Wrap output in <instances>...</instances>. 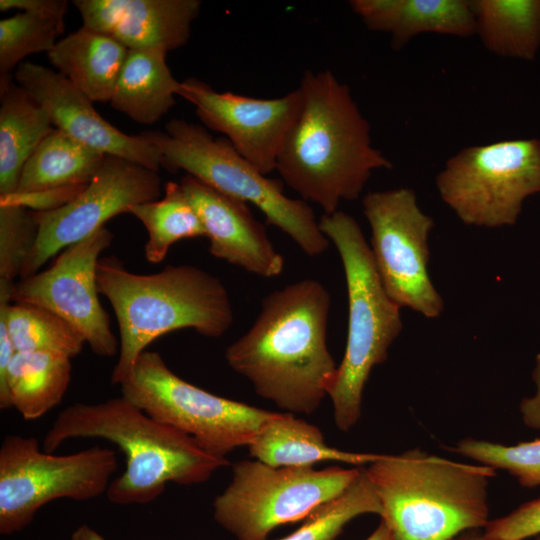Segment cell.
I'll use <instances>...</instances> for the list:
<instances>
[{
	"label": "cell",
	"mask_w": 540,
	"mask_h": 540,
	"mask_svg": "<svg viewBox=\"0 0 540 540\" xmlns=\"http://www.w3.org/2000/svg\"><path fill=\"white\" fill-rule=\"evenodd\" d=\"M475 34L490 52L532 61L540 50V0H470Z\"/></svg>",
	"instance_id": "cell-25"
},
{
	"label": "cell",
	"mask_w": 540,
	"mask_h": 540,
	"mask_svg": "<svg viewBox=\"0 0 540 540\" xmlns=\"http://www.w3.org/2000/svg\"><path fill=\"white\" fill-rule=\"evenodd\" d=\"M319 225L336 247L345 273L347 340L328 397L336 426L347 432L361 416L363 391L372 369L387 359L402 330L401 308L386 292L357 221L338 210L323 214Z\"/></svg>",
	"instance_id": "cell-6"
},
{
	"label": "cell",
	"mask_w": 540,
	"mask_h": 540,
	"mask_svg": "<svg viewBox=\"0 0 540 540\" xmlns=\"http://www.w3.org/2000/svg\"><path fill=\"white\" fill-rule=\"evenodd\" d=\"M129 214L135 216L146 228L148 239L144 255L152 264L161 263L176 242L206 237L198 213L180 183L174 181L165 183L162 198L131 206Z\"/></svg>",
	"instance_id": "cell-28"
},
{
	"label": "cell",
	"mask_w": 540,
	"mask_h": 540,
	"mask_svg": "<svg viewBox=\"0 0 540 540\" xmlns=\"http://www.w3.org/2000/svg\"><path fill=\"white\" fill-rule=\"evenodd\" d=\"M64 23L30 12H18L0 20V82L13 79L23 59L53 49Z\"/></svg>",
	"instance_id": "cell-30"
},
{
	"label": "cell",
	"mask_w": 540,
	"mask_h": 540,
	"mask_svg": "<svg viewBox=\"0 0 540 540\" xmlns=\"http://www.w3.org/2000/svg\"><path fill=\"white\" fill-rule=\"evenodd\" d=\"M362 206L370 225L374 264L390 298L400 308L439 317L444 303L428 273V236L434 221L420 209L414 191L369 192Z\"/></svg>",
	"instance_id": "cell-12"
},
{
	"label": "cell",
	"mask_w": 540,
	"mask_h": 540,
	"mask_svg": "<svg viewBox=\"0 0 540 540\" xmlns=\"http://www.w3.org/2000/svg\"><path fill=\"white\" fill-rule=\"evenodd\" d=\"M83 26L113 36L129 50L185 45L201 9L199 0H74Z\"/></svg>",
	"instance_id": "cell-18"
},
{
	"label": "cell",
	"mask_w": 540,
	"mask_h": 540,
	"mask_svg": "<svg viewBox=\"0 0 540 540\" xmlns=\"http://www.w3.org/2000/svg\"><path fill=\"white\" fill-rule=\"evenodd\" d=\"M87 184L68 185L29 193L15 192L0 196V205L22 206L35 212L54 211L74 200Z\"/></svg>",
	"instance_id": "cell-34"
},
{
	"label": "cell",
	"mask_w": 540,
	"mask_h": 540,
	"mask_svg": "<svg viewBox=\"0 0 540 540\" xmlns=\"http://www.w3.org/2000/svg\"><path fill=\"white\" fill-rule=\"evenodd\" d=\"M141 135L158 149L162 167L169 172L183 170L225 195L256 206L267 223L308 256L328 249L330 241L311 206L286 196L282 181L262 174L226 138H214L204 127L179 118L167 122L165 131L147 130Z\"/></svg>",
	"instance_id": "cell-7"
},
{
	"label": "cell",
	"mask_w": 540,
	"mask_h": 540,
	"mask_svg": "<svg viewBox=\"0 0 540 540\" xmlns=\"http://www.w3.org/2000/svg\"><path fill=\"white\" fill-rule=\"evenodd\" d=\"M443 202L467 225H514L524 201L540 193V140L462 148L436 176Z\"/></svg>",
	"instance_id": "cell-11"
},
{
	"label": "cell",
	"mask_w": 540,
	"mask_h": 540,
	"mask_svg": "<svg viewBox=\"0 0 540 540\" xmlns=\"http://www.w3.org/2000/svg\"><path fill=\"white\" fill-rule=\"evenodd\" d=\"M53 129L47 111L22 86L0 82V196L16 192L25 163Z\"/></svg>",
	"instance_id": "cell-22"
},
{
	"label": "cell",
	"mask_w": 540,
	"mask_h": 540,
	"mask_svg": "<svg viewBox=\"0 0 540 540\" xmlns=\"http://www.w3.org/2000/svg\"><path fill=\"white\" fill-rule=\"evenodd\" d=\"M113 238V233L102 227L61 251L48 269L21 278L12 292V302L42 307L67 321L101 357L119 352L97 286V265Z\"/></svg>",
	"instance_id": "cell-14"
},
{
	"label": "cell",
	"mask_w": 540,
	"mask_h": 540,
	"mask_svg": "<svg viewBox=\"0 0 540 540\" xmlns=\"http://www.w3.org/2000/svg\"><path fill=\"white\" fill-rule=\"evenodd\" d=\"M250 455L273 467H312L324 461L364 467L381 454L356 453L326 444L321 430L290 413H276L248 445Z\"/></svg>",
	"instance_id": "cell-21"
},
{
	"label": "cell",
	"mask_w": 540,
	"mask_h": 540,
	"mask_svg": "<svg viewBox=\"0 0 540 540\" xmlns=\"http://www.w3.org/2000/svg\"><path fill=\"white\" fill-rule=\"evenodd\" d=\"M532 379L535 385V393L521 401L519 410L526 426L540 430V353L535 357Z\"/></svg>",
	"instance_id": "cell-36"
},
{
	"label": "cell",
	"mask_w": 540,
	"mask_h": 540,
	"mask_svg": "<svg viewBox=\"0 0 540 540\" xmlns=\"http://www.w3.org/2000/svg\"><path fill=\"white\" fill-rule=\"evenodd\" d=\"M484 533L492 540H525L540 535V497L489 520Z\"/></svg>",
	"instance_id": "cell-33"
},
{
	"label": "cell",
	"mask_w": 540,
	"mask_h": 540,
	"mask_svg": "<svg viewBox=\"0 0 540 540\" xmlns=\"http://www.w3.org/2000/svg\"><path fill=\"white\" fill-rule=\"evenodd\" d=\"M71 540H106L100 533L87 524L78 526L71 535Z\"/></svg>",
	"instance_id": "cell-38"
},
{
	"label": "cell",
	"mask_w": 540,
	"mask_h": 540,
	"mask_svg": "<svg viewBox=\"0 0 540 540\" xmlns=\"http://www.w3.org/2000/svg\"><path fill=\"white\" fill-rule=\"evenodd\" d=\"M105 157L104 153L54 128L25 163L16 192L88 183Z\"/></svg>",
	"instance_id": "cell-26"
},
{
	"label": "cell",
	"mask_w": 540,
	"mask_h": 540,
	"mask_svg": "<svg viewBox=\"0 0 540 540\" xmlns=\"http://www.w3.org/2000/svg\"><path fill=\"white\" fill-rule=\"evenodd\" d=\"M99 294L110 302L119 326L118 359L111 383L120 385L157 338L184 328L210 338L224 335L233 308L223 282L192 265H167L153 274L128 271L116 256L97 265Z\"/></svg>",
	"instance_id": "cell-4"
},
{
	"label": "cell",
	"mask_w": 540,
	"mask_h": 540,
	"mask_svg": "<svg viewBox=\"0 0 540 540\" xmlns=\"http://www.w3.org/2000/svg\"><path fill=\"white\" fill-rule=\"evenodd\" d=\"M78 438L107 440L124 454L125 469L106 492L107 499L117 505L149 504L168 483H203L229 463L122 395L64 408L44 436L42 448L53 453L65 441Z\"/></svg>",
	"instance_id": "cell-3"
},
{
	"label": "cell",
	"mask_w": 540,
	"mask_h": 540,
	"mask_svg": "<svg viewBox=\"0 0 540 540\" xmlns=\"http://www.w3.org/2000/svg\"><path fill=\"white\" fill-rule=\"evenodd\" d=\"M15 353L16 349L9 333L5 312L0 309V394L5 390L8 368Z\"/></svg>",
	"instance_id": "cell-37"
},
{
	"label": "cell",
	"mask_w": 540,
	"mask_h": 540,
	"mask_svg": "<svg viewBox=\"0 0 540 540\" xmlns=\"http://www.w3.org/2000/svg\"><path fill=\"white\" fill-rule=\"evenodd\" d=\"M366 473L395 540H451L489 522L495 469L410 449L381 456Z\"/></svg>",
	"instance_id": "cell-5"
},
{
	"label": "cell",
	"mask_w": 540,
	"mask_h": 540,
	"mask_svg": "<svg viewBox=\"0 0 540 540\" xmlns=\"http://www.w3.org/2000/svg\"><path fill=\"white\" fill-rule=\"evenodd\" d=\"M456 453L493 469H502L513 475L521 486H540V439L503 445L481 439L464 438Z\"/></svg>",
	"instance_id": "cell-31"
},
{
	"label": "cell",
	"mask_w": 540,
	"mask_h": 540,
	"mask_svg": "<svg viewBox=\"0 0 540 540\" xmlns=\"http://www.w3.org/2000/svg\"><path fill=\"white\" fill-rule=\"evenodd\" d=\"M14 78L47 111L54 128L74 140L157 172L162 166L155 146L141 134H126L107 122L92 101L58 71L23 61Z\"/></svg>",
	"instance_id": "cell-16"
},
{
	"label": "cell",
	"mask_w": 540,
	"mask_h": 540,
	"mask_svg": "<svg viewBox=\"0 0 540 540\" xmlns=\"http://www.w3.org/2000/svg\"><path fill=\"white\" fill-rule=\"evenodd\" d=\"M166 54L161 49L129 50L111 107L139 124L160 120L175 105L180 85L166 63Z\"/></svg>",
	"instance_id": "cell-23"
},
{
	"label": "cell",
	"mask_w": 540,
	"mask_h": 540,
	"mask_svg": "<svg viewBox=\"0 0 540 540\" xmlns=\"http://www.w3.org/2000/svg\"><path fill=\"white\" fill-rule=\"evenodd\" d=\"M177 96L194 105L200 121L220 132L262 174L276 170L285 138L300 107L299 88L273 99L218 92L197 78L180 82Z\"/></svg>",
	"instance_id": "cell-15"
},
{
	"label": "cell",
	"mask_w": 540,
	"mask_h": 540,
	"mask_svg": "<svg viewBox=\"0 0 540 540\" xmlns=\"http://www.w3.org/2000/svg\"><path fill=\"white\" fill-rule=\"evenodd\" d=\"M361 467H273L242 460L213 502L215 521L237 540H266L277 527L306 519L339 497Z\"/></svg>",
	"instance_id": "cell-8"
},
{
	"label": "cell",
	"mask_w": 540,
	"mask_h": 540,
	"mask_svg": "<svg viewBox=\"0 0 540 540\" xmlns=\"http://www.w3.org/2000/svg\"><path fill=\"white\" fill-rule=\"evenodd\" d=\"M38 236L35 212L22 206L0 205V278L20 277Z\"/></svg>",
	"instance_id": "cell-32"
},
{
	"label": "cell",
	"mask_w": 540,
	"mask_h": 540,
	"mask_svg": "<svg viewBox=\"0 0 540 540\" xmlns=\"http://www.w3.org/2000/svg\"><path fill=\"white\" fill-rule=\"evenodd\" d=\"M451 540H492L485 533H467L460 534Z\"/></svg>",
	"instance_id": "cell-40"
},
{
	"label": "cell",
	"mask_w": 540,
	"mask_h": 540,
	"mask_svg": "<svg viewBox=\"0 0 540 540\" xmlns=\"http://www.w3.org/2000/svg\"><path fill=\"white\" fill-rule=\"evenodd\" d=\"M330 306L328 290L315 279L269 293L251 327L227 347L229 367L288 413L315 412L338 368L327 345Z\"/></svg>",
	"instance_id": "cell-1"
},
{
	"label": "cell",
	"mask_w": 540,
	"mask_h": 540,
	"mask_svg": "<svg viewBox=\"0 0 540 540\" xmlns=\"http://www.w3.org/2000/svg\"><path fill=\"white\" fill-rule=\"evenodd\" d=\"M117 468V455L109 448L54 455L41 450L34 437L6 436L0 446V533L23 530L51 501L106 494Z\"/></svg>",
	"instance_id": "cell-10"
},
{
	"label": "cell",
	"mask_w": 540,
	"mask_h": 540,
	"mask_svg": "<svg viewBox=\"0 0 540 540\" xmlns=\"http://www.w3.org/2000/svg\"><path fill=\"white\" fill-rule=\"evenodd\" d=\"M349 5L368 29L389 33L395 50L421 33L475 35L470 0H351Z\"/></svg>",
	"instance_id": "cell-19"
},
{
	"label": "cell",
	"mask_w": 540,
	"mask_h": 540,
	"mask_svg": "<svg viewBox=\"0 0 540 540\" xmlns=\"http://www.w3.org/2000/svg\"><path fill=\"white\" fill-rule=\"evenodd\" d=\"M14 282L0 278V309L5 312L7 326L16 352L43 351L77 356L86 343L82 335L67 321L39 306L12 303Z\"/></svg>",
	"instance_id": "cell-27"
},
{
	"label": "cell",
	"mask_w": 540,
	"mask_h": 540,
	"mask_svg": "<svg viewBox=\"0 0 540 540\" xmlns=\"http://www.w3.org/2000/svg\"><path fill=\"white\" fill-rule=\"evenodd\" d=\"M379 498L361 467L354 482L336 499L315 510L290 535L279 540H335L344 527L363 514L381 515Z\"/></svg>",
	"instance_id": "cell-29"
},
{
	"label": "cell",
	"mask_w": 540,
	"mask_h": 540,
	"mask_svg": "<svg viewBox=\"0 0 540 540\" xmlns=\"http://www.w3.org/2000/svg\"><path fill=\"white\" fill-rule=\"evenodd\" d=\"M535 540H540V535L536 536Z\"/></svg>",
	"instance_id": "cell-41"
},
{
	"label": "cell",
	"mask_w": 540,
	"mask_h": 540,
	"mask_svg": "<svg viewBox=\"0 0 540 540\" xmlns=\"http://www.w3.org/2000/svg\"><path fill=\"white\" fill-rule=\"evenodd\" d=\"M298 88L301 107L276 171L304 201L332 214L359 198L374 170L392 163L372 145L369 122L331 71H306Z\"/></svg>",
	"instance_id": "cell-2"
},
{
	"label": "cell",
	"mask_w": 540,
	"mask_h": 540,
	"mask_svg": "<svg viewBox=\"0 0 540 540\" xmlns=\"http://www.w3.org/2000/svg\"><path fill=\"white\" fill-rule=\"evenodd\" d=\"M179 183L202 221L212 256L263 278L282 273L284 258L247 203L187 174Z\"/></svg>",
	"instance_id": "cell-17"
},
{
	"label": "cell",
	"mask_w": 540,
	"mask_h": 540,
	"mask_svg": "<svg viewBox=\"0 0 540 540\" xmlns=\"http://www.w3.org/2000/svg\"><path fill=\"white\" fill-rule=\"evenodd\" d=\"M128 51L113 36L82 26L57 41L47 55L92 102H110Z\"/></svg>",
	"instance_id": "cell-20"
},
{
	"label": "cell",
	"mask_w": 540,
	"mask_h": 540,
	"mask_svg": "<svg viewBox=\"0 0 540 540\" xmlns=\"http://www.w3.org/2000/svg\"><path fill=\"white\" fill-rule=\"evenodd\" d=\"M121 394L150 416L192 437L208 453L225 458L248 446L274 414L224 398L176 375L158 352L144 351Z\"/></svg>",
	"instance_id": "cell-9"
},
{
	"label": "cell",
	"mask_w": 540,
	"mask_h": 540,
	"mask_svg": "<svg viewBox=\"0 0 540 540\" xmlns=\"http://www.w3.org/2000/svg\"><path fill=\"white\" fill-rule=\"evenodd\" d=\"M365 540H395L387 525L381 520L377 528Z\"/></svg>",
	"instance_id": "cell-39"
},
{
	"label": "cell",
	"mask_w": 540,
	"mask_h": 540,
	"mask_svg": "<svg viewBox=\"0 0 540 540\" xmlns=\"http://www.w3.org/2000/svg\"><path fill=\"white\" fill-rule=\"evenodd\" d=\"M71 370V359L61 354L16 352L0 394V408H14L26 420L44 416L62 401Z\"/></svg>",
	"instance_id": "cell-24"
},
{
	"label": "cell",
	"mask_w": 540,
	"mask_h": 540,
	"mask_svg": "<svg viewBox=\"0 0 540 540\" xmlns=\"http://www.w3.org/2000/svg\"><path fill=\"white\" fill-rule=\"evenodd\" d=\"M161 192L157 171L106 155L74 200L54 211H34L38 236L20 278L39 272L53 256L94 234L111 218L129 213L131 206L159 199Z\"/></svg>",
	"instance_id": "cell-13"
},
{
	"label": "cell",
	"mask_w": 540,
	"mask_h": 540,
	"mask_svg": "<svg viewBox=\"0 0 540 540\" xmlns=\"http://www.w3.org/2000/svg\"><path fill=\"white\" fill-rule=\"evenodd\" d=\"M68 6L67 0H0L2 12L19 9L22 12L49 17L61 23H64Z\"/></svg>",
	"instance_id": "cell-35"
}]
</instances>
